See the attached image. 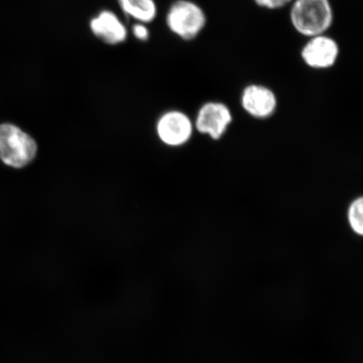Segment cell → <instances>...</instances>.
<instances>
[{"label":"cell","instance_id":"obj_1","mask_svg":"<svg viewBox=\"0 0 363 363\" xmlns=\"http://www.w3.org/2000/svg\"><path fill=\"white\" fill-rule=\"evenodd\" d=\"M289 18L293 28L307 38L328 34L334 22L330 0H293Z\"/></svg>","mask_w":363,"mask_h":363},{"label":"cell","instance_id":"obj_2","mask_svg":"<svg viewBox=\"0 0 363 363\" xmlns=\"http://www.w3.org/2000/svg\"><path fill=\"white\" fill-rule=\"evenodd\" d=\"M165 21L172 34L189 42L206 28L207 16L203 8L192 0H176L167 10Z\"/></svg>","mask_w":363,"mask_h":363},{"label":"cell","instance_id":"obj_3","mask_svg":"<svg viewBox=\"0 0 363 363\" xmlns=\"http://www.w3.org/2000/svg\"><path fill=\"white\" fill-rule=\"evenodd\" d=\"M38 146L33 138L15 125H0V159L15 169L33 161Z\"/></svg>","mask_w":363,"mask_h":363},{"label":"cell","instance_id":"obj_4","mask_svg":"<svg viewBox=\"0 0 363 363\" xmlns=\"http://www.w3.org/2000/svg\"><path fill=\"white\" fill-rule=\"evenodd\" d=\"M340 56L339 44L328 34L308 38L301 52L302 61L316 70L328 69L337 63Z\"/></svg>","mask_w":363,"mask_h":363},{"label":"cell","instance_id":"obj_5","mask_svg":"<svg viewBox=\"0 0 363 363\" xmlns=\"http://www.w3.org/2000/svg\"><path fill=\"white\" fill-rule=\"evenodd\" d=\"M233 122V113L228 106L221 102L211 101L199 108L196 118V128L199 133L211 136L213 140H219Z\"/></svg>","mask_w":363,"mask_h":363},{"label":"cell","instance_id":"obj_6","mask_svg":"<svg viewBox=\"0 0 363 363\" xmlns=\"http://www.w3.org/2000/svg\"><path fill=\"white\" fill-rule=\"evenodd\" d=\"M91 33L101 42L108 45L124 43L129 31L121 18L111 10H102L89 21Z\"/></svg>","mask_w":363,"mask_h":363},{"label":"cell","instance_id":"obj_7","mask_svg":"<svg viewBox=\"0 0 363 363\" xmlns=\"http://www.w3.org/2000/svg\"><path fill=\"white\" fill-rule=\"evenodd\" d=\"M240 103L248 115L266 119L276 111L278 99L274 91L262 84H249L242 91Z\"/></svg>","mask_w":363,"mask_h":363},{"label":"cell","instance_id":"obj_8","mask_svg":"<svg viewBox=\"0 0 363 363\" xmlns=\"http://www.w3.org/2000/svg\"><path fill=\"white\" fill-rule=\"evenodd\" d=\"M193 125L184 113L172 111L163 115L157 123V133L163 143L177 147L187 143L192 135Z\"/></svg>","mask_w":363,"mask_h":363},{"label":"cell","instance_id":"obj_9","mask_svg":"<svg viewBox=\"0 0 363 363\" xmlns=\"http://www.w3.org/2000/svg\"><path fill=\"white\" fill-rule=\"evenodd\" d=\"M121 11L135 22L147 25L156 20L158 13L155 0H126Z\"/></svg>","mask_w":363,"mask_h":363},{"label":"cell","instance_id":"obj_10","mask_svg":"<svg viewBox=\"0 0 363 363\" xmlns=\"http://www.w3.org/2000/svg\"><path fill=\"white\" fill-rule=\"evenodd\" d=\"M347 218L351 229L358 235H363V199L353 201L348 208Z\"/></svg>","mask_w":363,"mask_h":363},{"label":"cell","instance_id":"obj_11","mask_svg":"<svg viewBox=\"0 0 363 363\" xmlns=\"http://www.w3.org/2000/svg\"><path fill=\"white\" fill-rule=\"evenodd\" d=\"M253 1L257 6L272 11L289 6L293 0H253Z\"/></svg>","mask_w":363,"mask_h":363},{"label":"cell","instance_id":"obj_12","mask_svg":"<svg viewBox=\"0 0 363 363\" xmlns=\"http://www.w3.org/2000/svg\"><path fill=\"white\" fill-rule=\"evenodd\" d=\"M131 33L140 42H147L150 38V30L147 24L135 22L131 28Z\"/></svg>","mask_w":363,"mask_h":363}]
</instances>
